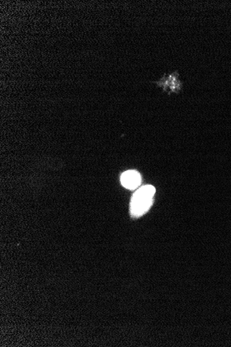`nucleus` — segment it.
Wrapping results in <instances>:
<instances>
[{
    "instance_id": "obj_1",
    "label": "nucleus",
    "mask_w": 231,
    "mask_h": 347,
    "mask_svg": "<svg viewBox=\"0 0 231 347\" xmlns=\"http://www.w3.org/2000/svg\"><path fill=\"white\" fill-rule=\"evenodd\" d=\"M155 188L146 185L138 190L133 195L131 202V214L136 217L142 216L153 204Z\"/></svg>"
},
{
    "instance_id": "obj_2",
    "label": "nucleus",
    "mask_w": 231,
    "mask_h": 347,
    "mask_svg": "<svg viewBox=\"0 0 231 347\" xmlns=\"http://www.w3.org/2000/svg\"><path fill=\"white\" fill-rule=\"evenodd\" d=\"M121 183L124 187L128 189H135L142 182V177L136 171H128L121 176Z\"/></svg>"
},
{
    "instance_id": "obj_3",
    "label": "nucleus",
    "mask_w": 231,
    "mask_h": 347,
    "mask_svg": "<svg viewBox=\"0 0 231 347\" xmlns=\"http://www.w3.org/2000/svg\"><path fill=\"white\" fill-rule=\"evenodd\" d=\"M179 75L177 71L173 72L167 77L169 82V88L170 91L169 94L172 92H179L182 88V82L179 80Z\"/></svg>"
},
{
    "instance_id": "obj_4",
    "label": "nucleus",
    "mask_w": 231,
    "mask_h": 347,
    "mask_svg": "<svg viewBox=\"0 0 231 347\" xmlns=\"http://www.w3.org/2000/svg\"><path fill=\"white\" fill-rule=\"evenodd\" d=\"M154 83V84L157 85L158 87H163V91H167V89L169 88L168 79H167V77L165 75H164L163 78L160 79L159 81H158V82H155Z\"/></svg>"
}]
</instances>
